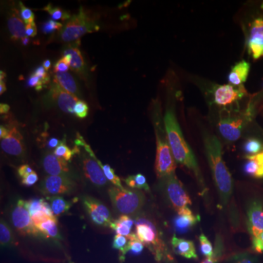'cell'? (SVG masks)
<instances>
[{"mask_svg": "<svg viewBox=\"0 0 263 263\" xmlns=\"http://www.w3.org/2000/svg\"><path fill=\"white\" fill-rule=\"evenodd\" d=\"M164 124L167 134V142L172 151L175 160L178 163L182 164L193 171L198 182L202 195H205L207 193L208 189L205 186L203 176L193 151L183 138L177 118L172 109L166 111L164 117Z\"/></svg>", "mask_w": 263, "mask_h": 263, "instance_id": "6da1fadb", "label": "cell"}, {"mask_svg": "<svg viewBox=\"0 0 263 263\" xmlns=\"http://www.w3.org/2000/svg\"><path fill=\"white\" fill-rule=\"evenodd\" d=\"M204 146L221 206H226L233 193V179L223 160L220 142L216 136L207 135L204 137Z\"/></svg>", "mask_w": 263, "mask_h": 263, "instance_id": "7a4b0ae2", "label": "cell"}, {"mask_svg": "<svg viewBox=\"0 0 263 263\" xmlns=\"http://www.w3.org/2000/svg\"><path fill=\"white\" fill-rule=\"evenodd\" d=\"M100 29L96 15L81 7L76 14L72 15L61 30L60 37L65 43L75 42L87 33Z\"/></svg>", "mask_w": 263, "mask_h": 263, "instance_id": "3957f363", "label": "cell"}, {"mask_svg": "<svg viewBox=\"0 0 263 263\" xmlns=\"http://www.w3.org/2000/svg\"><path fill=\"white\" fill-rule=\"evenodd\" d=\"M135 224L136 234L138 239L149 249L155 256L156 260L158 262L163 259H167L171 262L174 260L162 238H160L157 228L152 221L146 218L138 217L136 218Z\"/></svg>", "mask_w": 263, "mask_h": 263, "instance_id": "277c9868", "label": "cell"}, {"mask_svg": "<svg viewBox=\"0 0 263 263\" xmlns=\"http://www.w3.org/2000/svg\"><path fill=\"white\" fill-rule=\"evenodd\" d=\"M108 195L114 210L122 215H134L139 212L145 202L144 194L137 190L109 189Z\"/></svg>", "mask_w": 263, "mask_h": 263, "instance_id": "5b68a950", "label": "cell"}, {"mask_svg": "<svg viewBox=\"0 0 263 263\" xmlns=\"http://www.w3.org/2000/svg\"><path fill=\"white\" fill-rule=\"evenodd\" d=\"M76 146L84 148L85 152L81 155V163L83 171L86 179L89 180L93 184L98 186H105L108 181L98 157L95 156L91 147L84 141L83 137L78 134L76 141Z\"/></svg>", "mask_w": 263, "mask_h": 263, "instance_id": "8992f818", "label": "cell"}, {"mask_svg": "<svg viewBox=\"0 0 263 263\" xmlns=\"http://www.w3.org/2000/svg\"><path fill=\"white\" fill-rule=\"evenodd\" d=\"M176 162L168 142L164 138L163 133L157 131L155 169L157 176L162 179L175 174L176 168Z\"/></svg>", "mask_w": 263, "mask_h": 263, "instance_id": "52a82bcc", "label": "cell"}, {"mask_svg": "<svg viewBox=\"0 0 263 263\" xmlns=\"http://www.w3.org/2000/svg\"><path fill=\"white\" fill-rule=\"evenodd\" d=\"M162 179L164 192L175 210L179 212L181 209L191 205V200L176 174L171 175Z\"/></svg>", "mask_w": 263, "mask_h": 263, "instance_id": "ba28073f", "label": "cell"}, {"mask_svg": "<svg viewBox=\"0 0 263 263\" xmlns=\"http://www.w3.org/2000/svg\"><path fill=\"white\" fill-rule=\"evenodd\" d=\"M11 219L13 226L20 234L34 236L41 234L34 226L30 214L25 206V200H18L12 212Z\"/></svg>", "mask_w": 263, "mask_h": 263, "instance_id": "9c48e42d", "label": "cell"}, {"mask_svg": "<svg viewBox=\"0 0 263 263\" xmlns=\"http://www.w3.org/2000/svg\"><path fill=\"white\" fill-rule=\"evenodd\" d=\"M76 183L67 176H48L41 183V191L45 195L60 196L73 192Z\"/></svg>", "mask_w": 263, "mask_h": 263, "instance_id": "30bf717a", "label": "cell"}, {"mask_svg": "<svg viewBox=\"0 0 263 263\" xmlns=\"http://www.w3.org/2000/svg\"><path fill=\"white\" fill-rule=\"evenodd\" d=\"M46 97L48 103L54 104L62 111L70 114H74V108L79 100L76 95L65 91L54 82L50 86L49 91Z\"/></svg>", "mask_w": 263, "mask_h": 263, "instance_id": "8fae6325", "label": "cell"}, {"mask_svg": "<svg viewBox=\"0 0 263 263\" xmlns=\"http://www.w3.org/2000/svg\"><path fill=\"white\" fill-rule=\"evenodd\" d=\"M82 202L86 212L95 224L110 227L113 221L110 213L105 205L96 199L89 196L83 197Z\"/></svg>", "mask_w": 263, "mask_h": 263, "instance_id": "7c38bea8", "label": "cell"}, {"mask_svg": "<svg viewBox=\"0 0 263 263\" xmlns=\"http://www.w3.org/2000/svg\"><path fill=\"white\" fill-rule=\"evenodd\" d=\"M246 94L245 87L224 84L218 86L214 91V102L221 106L231 105L243 98Z\"/></svg>", "mask_w": 263, "mask_h": 263, "instance_id": "4fadbf2b", "label": "cell"}, {"mask_svg": "<svg viewBox=\"0 0 263 263\" xmlns=\"http://www.w3.org/2000/svg\"><path fill=\"white\" fill-rule=\"evenodd\" d=\"M245 124V118L240 117H226L219 123V130L221 136L227 141L233 142L239 139Z\"/></svg>", "mask_w": 263, "mask_h": 263, "instance_id": "5bb4252c", "label": "cell"}, {"mask_svg": "<svg viewBox=\"0 0 263 263\" xmlns=\"http://www.w3.org/2000/svg\"><path fill=\"white\" fill-rule=\"evenodd\" d=\"M247 226L252 238L263 232V204L259 200L251 202L247 210Z\"/></svg>", "mask_w": 263, "mask_h": 263, "instance_id": "9a60e30c", "label": "cell"}, {"mask_svg": "<svg viewBox=\"0 0 263 263\" xmlns=\"http://www.w3.org/2000/svg\"><path fill=\"white\" fill-rule=\"evenodd\" d=\"M249 53L254 60L263 57V18H256L251 25L248 42Z\"/></svg>", "mask_w": 263, "mask_h": 263, "instance_id": "2e32d148", "label": "cell"}, {"mask_svg": "<svg viewBox=\"0 0 263 263\" xmlns=\"http://www.w3.org/2000/svg\"><path fill=\"white\" fill-rule=\"evenodd\" d=\"M1 148L5 153L13 156L23 155L24 150L23 136L21 134L16 126L9 129L8 136L1 140Z\"/></svg>", "mask_w": 263, "mask_h": 263, "instance_id": "e0dca14e", "label": "cell"}, {"mask_svg": "<svg viewBox=\"0 0 263 263\" xmlns=\"http://www.w3.org/2000/svg\"><path fill=\"white\" fill-rule=\"evenodd\" d=\"M43 167L49 176H68L70 168L67 162L57 157L54 154H48L43 159Z\"/></svg>", "mask_w": 263, "mask_h": 263, "instance_id": "ac0fdd59", "label": "cell"}, {"mask_svg": "<svg viewBox=\"0 0 263 263\" xmlns=\"http://www.w3.org/2000/svg\"><path fill=\"white\" fill-rule=\"evenodd\" d=\"M8 26L13 41L22 40L26 36V25L21 17L18 8H12L8 13Z\"/></svg>", "mask_w": 263, "mask_h": 263, "instance_id": "d6986e66", "label": "cell"}, {"mask_svg": "<svg viewBox=\"0 0 263 263\" xmlns=\"http://www.w3.org/2000/svg\"><path fill=\"white\" fill-rule=\"evenodd\" d=\"M198 220V218L190 210V208H184L179 211L177 216L174 218L175 230L179 233H186L197 224Z\"/></svg>", "mask_w": 263, "mask_h": 263, "instance_id": "ffe728a7", "label": "cell"}, {"mask_svg": "<svg viewBox=\"0 0 263 263\" xmlns=\"http://www.w3.org/2000/svg\"><path fill=\"white\" fill-rule=\"evenodd\" d=\"M171 245H172L173 250L178 255L186 259L198 258L196 248L191 240L177 238L176 235H174L171 239Z\"/></svg>", "mask_w": 263, "mask_h": 263, "instance_id": "44dd1931", "label": "cell"}, {"mask_svg": "<svg viewBox=\"0 0 263 263\" xmlns=\"http://www.w3.org/2000/svg\"><path fill=\"white\" fill-rule=\"evenodd\" d=\"M250 71V64L249 62L241 61L233 66L229 76L228 81L233 86H241L247 81Z\"/></svg>", "mask_w": 263, "mask_h": 263, "instance_id": "7402d4cb", "label": "cell"}, {"mask_svg": "<svg viewBox=\"0 0 263 263\" xmlns=\"http://www.w3.org/2000/svg\"><path fill=\"white\" fill-rule=\"evenodd\" d=\"M53 82L61 86L65 91L76 95V97L80 95L75 79L67 72H56L53 76Z\"/></svg>", "mask_w": 263, "mask_h": 263, "instance_id": "603a6c76", "label": "cell"}, {"mask_svg": "<svg viewBox=\"0 0 263 263\" xmlns=\"http://www.w3.org/2000/svg\"><path fill=\"white\" fill-rule=\"evenodd\" d=\"M68 54L71 57L70 68L81 76L86 74V64L82 53L78 48H70L64 51V55Z\"/></svg>", "mask_w": 263, "mask_h": 263, "instance_id": "cb8c5ba5", "label": "cell"}, {"mask_svg": "<svg viewBox=\"0 0 263 263\" xmlns=\"http://www.w3.org/2000/svg\"><path fill=\"white\" fill-rule=\"evenodd\" d=\"M36 228L41 234L46 238L60 239V231H59L58 221L56 217L48 218L46 220L36 224Z\"/></svg>", "mask_w": 263, "mask_h": 263, "instance_id": "d4e9b609", "label": "cell"}, {"mask_svg": "<svg viewBox=\"0 0 263 263\" xmlns=\"http://www.w3.org/2000/svg\"><path fill=\"white\" fill-rule=\"evenodd\" d=\"M25 206L29 211L31 216L38 212H43L50 217H56L53 215L51 205L43 199H31L29 200H25Z\"/></svg>", "mask_w": 263, "mask_h": 263, "instance_id": "484cf974", "label": "cell"}, {"mask_svg": "<svg viewBox=\"0 0 263 263\" xmlns=\"http://www.w3.org/2000/svg\"><path fill=\"white\" fill-rule=\"evenodd\" d=\"M134 221L129 216L122 215L117 220L112 221L110 228L115 230L117 235L127 237L132 234L131 230Z\"/></svg>", "mask_w": 263, "mask_h": 263, "instance_id": "4316f807", "label": "cell"}, {"mask_svg": "<svg viewBox=\"0 0 263 263\" xmlns=\"http://www.w3.org/2000/svg\"><path fill=\"white\" fill-rule=\"evenodd\" d=\"M50 204L53 215L58 216L65 214L70 210L71 202L67 201L62 196H52L50 197Z\"/></svg>", "mask_w": 263, "mask_h": 263, "instance_id": "83f0119b", "label": "cell"}, {"mask_svg": "<svg viewBox=\"0 0 263 263\" xmlns=\"http://www.w3.org/2000/svg\"><path fill=\"white\" fill-rule=\"evenodd\" d=\"M128 186L137 190H144L147 192L150 191L149 186L146 182V177L143 175L138 174L134 176H128L124 180Z\"/></svg>", "mask_w": 263, "mask_h": 263, "instance_id": "f1b7e54d", "label": "cell"}, {"mask_svg": "<svg viewBox=\"0 0 263 263\" xmlns=\"http://www.w3.org/2000/svg\"><path fill=\"white\" fill-rule=\"evenodd\" d=\"M0 243L2 247H9L14 243L13 232L3 219L0 222Z\"/></svg>", "mask_w": 263, "mask_h": 263, "instance_id": "f546056e", "label": "cell"}, {"mask_svg": "<svg viewBox=\"0 0 263 263\" xmlns=\"http://www.w3.org/2000/svg\"><path fill=\"white\" fill-rule=\"evenodd\" d=\"M76 153H79V148L75 147L73 150L70 149L68 146L66 145L65 141L60 142V145L55 148L53 154L57 157H60L66 162H69L72 159V156Z\"/></svg>", "mask_w": 263, "mask_h": 263, "instance_id": "4dcf8cb0", "label": "cell"}, {"mask_svg": "<svg viewBox=\"0 0 263 263\" xmlns=\"http://www.w3.org/2000/svg\"><path fill=\"white\" fill-rule=\"evenodd\" d=\"M129 239L127 237L121 235H115L113 241V248L120 251L121 262H124V256L129 252Z\"/></svg>", "mask_w": 263, "mask_h": 263, "instance_id": "1f68e13d", "label": "cell"}, {"mask_svg": "<svg viewBox=\"0 0 263 263\" xmlns=\"http://www.w3.org/2000/svg\"><path fill=\"white\" fill-rule=\"evenodd\" d=\"M43 10L49 13L53 21H68L71 18L69 12L65 11L59 7L53 6L51 4L46 5Z\"/></svg>", "mask_w": 263, "mask_h": 263, "instance_id": "d6a6232c", "label": "cell"}, {"mask_svg": "<svg viewBox=\"0 0 263 263\" xmlns=\"http://www.w3.org/2000/svg\"><path fill=\"white\" fill-rule=\"evenodd\" d=\"M224 247L223 240L220 236H217L216 238L215 247H214V254L212 257H208L201 263H219L224 253Z\"/></svg>", "mask_w": 263, "mask_h": 263, "instance_id": "836d02e7", "label": "cell"}, {"mask_svg": "<svg viewBox=\"0 0 263 263\" xmlns=\"http://www.w3.org/2000/svg\"><path fill=\"white\" fill-rule=\"evenodd\" d=\"M129 239V252L132 255H140L144 249V245L138 239L136 233H132L127 236Z\"/></svg>", "mask_w": 263, "mask_h": 263, "instance_id": "e575fe53", "label": "cell"}, {"mask_svg": "<svg viewBox=\"0 0 263 263\" xmlns=\"http://www.w3.org/2000/svg\"><path fill=\"white\" fill-rule=\"evenodd\" d=\"M228 263H259L258 259L255 256L242 252V253L235 254L232 256L228 260Z\"/></svg>", "mask_w": 263, "mask_h": 263, "instance_id": "d590c367", "label": "cell"}, {"mask_svg": "<svg viewBox=\"0 0 263 263\" xmlns=\"http://www.w3.org/2000/svg\"><path fill=\"white\" fill-rule=\"evenodd\" d=\"M101 167L106 179L113 183L114 185H115L116 187L121 189V190H124L125 189L122 186L120 179L116 175L115 171L110 165H108V164H103Z\"/></svg>", "mask_w": 263, "mask_h": 263, "instance_id": "8d00e7d4", "label": "cell"}, {"mask_svg": "<svg viewBox=\"0 0 263 263\" xmlns=\"http://www.w3.org/2000/svg\"><path fill=\"white\" fill-rule=\"evenodd\" d=\"M262 148V143L255 138H249L243 146V150L249 155H257Z\"/></svg>", "mask_w": 263, "mask_h": 263, "instance_id": "74e56055", "label": "cell"}, {"mask_svg": "<svg viewBox=\"0 0 263 263\" xmlns=\"http://www.w3.org/2000/svg\"><path fill=\"white\" fill-rule=\"evenodd\" d=\"M199 242H200V249L201 253L205 256L206 258L212 257L214 254V248L210 240L208 239L206 236L201 233L199 236Z\"/></svg>", "mask_w": 263, "mask_h": 263, "instance_id": "f35d334b", "label": "cell"}, {"mask_svg": "<svg viewBox=\"0 0 263 263\" xmlns=\"http://www.w3.org/2000/svg\"><path fill=\"white\" fill-rule=\"evenodd\" d=\"M247 162H246L243 167V171L246 174L257 178L259 170L258 163L251 155L247 156Z\"/></svg>", "mask_w": 263, "mask_h": 263, "instance_id": "ab89813d", "label": "cell"}, {"mask_svg": "<svg viewBox=\"0 0 263 263\" xmlns=\"http://www.w3.org/2000/svg\"><path fill=\"white\" fill-rule=\"evenodd\" d=\"M63 28V25L60 22H56L51 19L48 20V22H45L43 24L41 29L44 34H50V33H53L57 31L60 30Z\"/></svg>", "mask_w": 263, "mask_h": 263, "instance_id": "60d3db41", "label": "cell"}, {"mask_svg": "<svg viewBox=\"0 0 263 263\" xmlns=\"http://www.w3.org/2000/svg\"><path fill=\"white\" fill-rule=\"evenodd\" d=\"M19 7L21 8V17H22L24 23L25 24L33 23L34 20V15L32 10L27 8L22 2L19 3Z\"/></svg>", "mask_w": 263, "mask_h": 263, "instance_id": "b9f144b4", "label": "cell"}, {"mask_svg": "<svg viewBox=\"0 0 263 263\" xmlns=\"http://www.w3.org/2000/svg\"><path fill=\"white\" fill-rule=\"evenodd\" d=\"M88 111H89V107L87 104L82 100H79L74 108V114H76V117L80 119H84L87 117Z\"/></svg>", "mask_w": 263, "mask_h": 263, "instance_id": "7bdbcfd3", "label": "cell"}, {"mask_svg": "<svg viewBox=\"0 0 263 263\" xmlns=\"http://www.w3.org/2000/svg\"><path fill=\"white\" fill-rule=\"evenodd\" d=\"M33 74H34V76H37L44 85L47 84L50 82V77L48 75L47 71L46 70V69H45L43 66L37 67V68L34 70V73Z\"/></svg>", "mask_w": 263, "mask_h": 263, "instance_id": "ee69618b", "label": "cell"}, {"mask_svg": "<svg viewBox=\"0 0 263 263\" xmlns=\"http://www.w3.org/2000/svg\"><path fill=\"white\" fill-rule=\"evenodd\" d=\"M252 247L257 253L263 252V232L255 238H252Z\"/></svg>", "mask_w": 263, "mask_h": 263, "instance_id": "f6af8a7d", "label": "cell"}, {"mask_svg": "<svg viewBox=\"0 0 263 263\" xmlns=\"http://www.w3.org/2000/svg\"><path fill=\"white\" fill-rule=\"evenodd\" d=\"M27 84L30 87H34L36 89V91H41L43 88V84L41 79L37 77V76H34L32 74L30 77L29 78L28 81H27Z\"/></svg>", "mask_w": 263, "mask_h": 263, "instance_id": "bcb514c9", "label": "cell"}, {"mask_svg": "<svg viewBox=\"0 0 263 263\" xmlns=\"http://www.w3.org/2000/svg\"><path fill=\"white\" fill-rule=\"evenodd\" d=\"M70 67V66L63 60V58H62L61 60H59V61L57 62L56 65H55L54 72H67V71L69 70Z\"/></svg>", "mask_w": 263, "mask_h": 263, "instance_id": "7dc6e473", "label": "cell"}, {"mask_svg": "<svg viewBox=\"0 0 263 263\" xmlns=\"http://www.w3.org/2000/svg\"><path fill=\"white\" fill-rule=\"evenodd\" d=\"M37 175L34 171L32 174H29V176H26L25 178L22 179V183H23L24 185H25V186H30L37 182Z\"/></svg>", "mask_w": 263, "mask_h": 263, "instance_id": "c3c4849f", "label": "cell"}, {"mask_svg": "<svg viewBox=\"0 0 263 263\" xmlns=\"http://www.w3.org/2000/svg\"><path fill=\"white\" fill-rule=\"evenodd\" d=\"M33 172H34V171L28 164H23V165L20 166L18 169V176L22 177V179L25 178L26 176H29V174H32Z\"/></svg>", "mask_w": 263, "mask_h": 263, "instance_id": "681fc988", "label": "cell"}, {"mask_svg": "<svg viewBox=\"0 0 263 263\" xmlns=\"http://www.w3.org/2000/svg\"><path fill=\"white\" fill-rule=\"evenodd\" d=\"M25 31L26 35H27V37H35L37 34V27H36V24H34V22L29 24H26Z\"/></svg>", "mask_w": 263, "mask_h": 263, "instance_id": "f907efd6", "label": "cell"}, {"mask_svg": "<svg viewBox=\"0 0 263 263\" xmlns=\"http://www.w3.org/2000/svg\"><path fill=\"white\" fill-rule=\"evenodd\" d=\"M60 142L57 138H51L48 142V146L50 148H57V147L60 145Z\"/></svg>", "mask_w": 263, "mask_h": 263, "instance_id": "816d5d0a", "label": "cell"}, {"mask_svg": "<svg viewBox=\"0 0 263 263\" xmlns=\"http://www.w3.org/2000/svg\"><path fill=\"white\" fill-rule=\"evenodd\" d=\"M8 133H9V128L1 125V127H0V138H1V140L6 138Z\"/></svg>", "mask_w": 263, "mask_h": 263, "instance_id": "f5cc1de1", "label": "cell"}, {"mask_svg": "<svg viewBox=\"0 0 263 263\" xmlns=\"http://www.w3.org/2000/svg\"><path fill=\"white\" fill-rule=\"evenodd\" d=\"M10 110V106L7 104H3L2 103L0 105V113L1 114H6L9 112Z\"/></svg>", "mask_w": 263, "mask_h": 263, "instance_id": "db71d44e", "label": "cell"}, {"mask_svg": "<svg viewBox=\"0 0 263 263\" xmlns=\"http://www.w3.org/2000/svg\"><path fill=\"white\" fill-rule=\"evenodd\" d=\"M6 91L5 81H0V95H3Z\"/></svg>", "mask_w": 263, "mask_h": 263, "instance_id": "11a10c76", "label": "cell"}, {"mask_svg": "<svg viewBox=\"0 0 263 263\" xmlns=\"http://www.w3.org/2000/svg\"><path fill=\"white\" fill-rule=\"evenodd\" d=\"M51 61L50 60H46V61H44L43 64V67H44L45 69H46V70L47 71L49 70L50 68H51Z\"/></svg>", "mask_w": 263, "mask_h": 263, "instance_id": "9f6ffc18", "label": "cell"}, {"mask_svg": "<svg viewBox=\"0 0 263 263\" xmlns=\"http://www.w3.org/2000/svg\"><path fill=\"white\" fill-rule=\"evenodd\" d=\"M22 43L24 46H27L29 43V37L26 36L25 37H24L23 39L22 40Z\"/></svg>", "mask_w": 263, "mask_h": 263, "instance_id": "6f0895ef", "label": "cell"}]
</instances>
